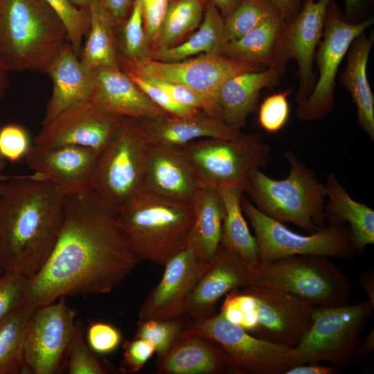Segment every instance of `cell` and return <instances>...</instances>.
<instances>
[{
    "mask_svg": "<svg viewBox=\"0 0 374 374\" xmlns=\"http://www.w3.org/2000/svg\"><path fill=\"white\" fill-rule=\"evenodd\" d=\"M188 323L185 316L173 319H139L134 337L150 341L158 357L172 346Z\"/></svg>",
    "mask_w": 374,
    "mask_h": 374,
    "instance_id": "cell-38",
    "label": "cell"
},
{
    "mask_svg": "<svg viewBox=\"0 0 374 374\" xmlns=\"http://www.w3.org/2000/svg\"><path fill=\"white\" fill-rule=\"evenodd\" d=\"M256 301L257 328L253 335L296 346L307 332L315 305L290 292L271 287H244Z\"/></svg>",
    "mask_w": 374,
    "mask_h": 374,
    "instance_id": "cell-16",
    "label": "cell"
},
{
    "mask_svg": "<svg viewBox=\"0 0 374 374\" xmlns=\"http://www.w3.org/2000/svg\"><path fill=\"white\" fill-rule=\"evenodd\" d=\"M65 197L36 173L10 176L0 194V265L4 273L34 276L50 255Z\"/></svg>",
    "mask_w": 374,
    "mask_h": 374,
    "instance_id": "cell-2",
    "label": "cell"
},
{
    "mask_svg": "<svg viewBox=\"0 0 374 374\" xmlns=\"http://www.w3.org/2000/svg\"><path fill=\"white\" fill-rule=\"evenodd\" d=\"M35 308L25 302L0 322V374L24 371V342Z\"/></svg>",
    "mask_w": 374,
    "mask_h": 374,
    "instance_id": "cell-34",
    "label": "cell"
},
{
    "mask_svg": "<svg viewBox=\"0 0 374 374\" xmlns=\"http://www.w3.org/2000/svg\"><path fill=\"white\" fill-rule=\"evenodd\" d=\"M46 73L52 81L53 90L42 125L69 107L89 101L93 82V69L80 60L69 43L51 63Z\"/></svg>",
    "mask_w": 374,
    "mask_h": 374,
    "instance_id": "cell-24",
    "label": "cell"
},
{
    "mask_svg": "<svg viewBox=\"0 0 374 374\" xmlns=\"http://www.w3.org/2000/svg\"><path fill=\"white\" fill-rule=\"evenodd\" d=\"M89 9L90 26L79 58L93 70L118 68L116 25L112 17L98 0H92Z\"/></svg>",
    "mask_w": 374,
    "mask_h": 374,
    "instance_id": "cell-31",
    "label": "cell"
},
{
    "mask_svg": "<svg viewBox=\"0 0 374 374\" xmlns=\"http://www.w3.org/2000/svg\"><path fill=\"white\" fill-rule=\"evenodd\" d=\"M290 92L289 89L271 94L262 102L258 110V122L267 132H279L288 121L290 105L287 97Z\"/></svg>",
    "mask_w": 374,
    "mask_h": 374,
    "instance_id": "cell-42",
    "label": "cell"
},
{
    "mask_svg": "<svg viewBox=\"0 0 374 374\" xmlns=\"http://www.w3.org/2000/svg\"><path fill=\"white\" fill-rule=\"evenodd\" d=\"M374 349V331L370 332L364 341L359 344L353 357V362L361 363L366 359Z\"/></svg>",
    "mask_w": 374,
    "mask_h": 374,
    "instance_id": "cell-54",
    "label": "cell"
},
{
    "mask_svg": "<svg viewBox=\"0 0 374 374\" xmlns=\"http://www.w3.org/2000/svg\"><path fill=\"white\" fill-rule=\"evenodd\" d=\"M202 184L182 147L150 143L142 190L191 204Z\"/></svg>",
    "mask_w": 374,
    "mask_h": 374,
    "instance_id": "cell-20",
    "label": "cell"
},
{
    "mask_svg": "<svg viewBox=\"0 0 374 374\" xmlns=\"http://www.w3.org/2000/svg\"><path fill=\"white\" fill-rule=\"evenodd\" d=\"M229 321L253 335L257 328L256 301L245 290L226 294L220 312Z\"/></svg>",
    "mask_w": 374,
    "mask_h": 374,
    "instance_id": "cell-41",
    "label": "cell"
},
{
    "mask_svg": "<svg viewBox=\"0 0 374 374\" xmlns=\"http://www.w3.org/2000/svg\"><path fill=\"white\" fill-rule=\"evenodd\" d=\"M344 19L352 24L360 22L367 17L373 8L374 0H344ZM371 16V15H370Z\"/></svg>",
    "mask_w": 374,
    "mask_h": 374,
    "instance_id": "cell-50",
    "label": "cell"
},
{
    "mask_svg": "<svg viewBox=\"0 0 374 374\" xmlns=\"http://www.w3.org/2000/svg\"><path fill=\"white\" fill-rule=\"evenodd\" d=\"M123 348L121 370L123 373L139 371L155 353V348L150 341L136 337L125 341Z\"/></svg>",
    "mask_w": 374,
    "mask_h": 374,
    "instance_id": "cell-47",
    "label": "cell"
},
{
    "mask_svg": "<svg viewBox=\"0 0 374 374\" xmlns=\"http://www.w3.org/2000/svg\"><path fill=\"white\" fill-rule=\"evenodd\" d=\"M241 206L256 233L260 264L294 255L351 260L359 252L347 225L328 224L310 235H301L262 213L243 195Z\"/></svg>",
    "mask_w": 374,
    "mask_h": 374,
    "instance_id": "cell-10",
    "label": "cell"
},
{
    "mask_svg": "<svg viewBox=\"0 0 374 374\" xmlns=\"http://www.w3.org/2000/svg\"><path fill=\"white\" fill-rule=\"evenodd\" d=\"M150 143L184 147L198 139H237L240 128L204 112L190 116H159L140 121Z\"/></svg>",
    "mask_w": 374,
    "mask_h": 374,
    "instance_id": "cell-25",
    "label": "cell"
},
{
    "mask_svg": "<svg viewBox=\"0 0 374 374\" xmlns=\"http://www.w3.org/2000/svg\"><path fill=\"white\" fill-rule=\"evenodd\" d=\"M31 278L15 273L0 277V322L26 302Z\"/></svg>",
    "mask_w": 374,
    "mask_h": 374,
    "instance_id": "cell-43",
    "label": "cell"
},
{
    "mask_svg": "<svg viewBox=\"0 0 374 374\" xmlns=\"http://www.w3.org/2000/svg\"><path fill=\"white\" fill-rule=\"evenodd\" d=\"M98 1L112 17L116 27L128 17L135 0H98Z\"/></svg>",
    "mask_w": 374,
    "mask_h": 374,
    "instance_id": "cell-51",
    "label": "cell"
},
{
    "mask_svg": "<svg viewBox=\"0 0 374 374\" xmlns=\"http://www.w3.org/2000/svg\"><path fill=\"white\" fill-rule=\"evenodd\" d=\"M284 22L279 12L273 14L238 39L228 42L222 55L235 62L271 66Z\"/></svg>",
    "mask_w": 374,
    "mask_h": 374,
    "instance_id": "cell-32",
    "label": "cell"
},
{
    "mask_svg": "<svg viewBox=\"0 0 374 374\" xmlns=\"http://www.w3.org/2000/svg\"><path fill=\"white\" fill-rule=\"evenodd\" d=\"M203 186L235 187L244 190L256 171L265 167L270 146L258 132L237 139L207 138L182 147Z\"/></svg>",
    "mask_w": 374,
    "mask_h": 374,
    "instance_id": "cell-9",
    "label": "cell"
},
{
    "mask_svg": "<svg viewBox=\"0 0 374 374\" xmlns=\"http://www.w3.org/2000/svg\"><path fill=\"white\" fill-rule=\"evenodd\" d=\"M276 12H278L269 0H240L233 12L224 19L228 42L238 39Z\"/></svg>",
    "mask_w": 374,
    "mask_h": 374,
    "instance_id": "cell-37",
    "label": "cell"
},
{
    "mask_svg": "<svg viewBox=\"0 0 374 374\" xmlns=\"http://www.w3.org/2000/svg\"><path fill=\"white\" fill-rule=\"evenodd\" d=\"M6 164V160L0 155V179L3 180H6L10 177V176H6L3 175Z\"/></svg>",
    "mask_w": 374,
    "mask_h": 374,
    "instance_id": "cell-59",
    "label": "cell"
},
{
    "mask_svg": "<svg viewBox=\"0 0 374 374\" xmlns=\"http://www.w3.org/2000/svg\"><path fill=\"white\" fill-rule=\"evenodd\" d=\"M158 374H221L232 371L221 346L204 334L186 328L156 361Z\"/></svg>",
    "mask_w": 374,
    "mask_h": 374,
    "instance_id": "cell-23",
    "label": "cell"
},
{
    "mask_svg": "<svg viewBox=\"0 0 374 374\" xmlns=\"http://www.w3.org/2000/svg\"><path fill=\"white\" fill-rule=\"evenodd\" d=\"M128 75L138 87L159 107L168 115L173 116H190L199 112V110L182 105L175 101L165 90L150 82L143 76L128 73Z\"/></svg>",
    "mask_w": 374,
    "mask_h": 374,
    "instance_id": "cell-45",
    "label": "cell"
},
{
    "mask_svg": "<svg viewBox=\"0 0 374 374\" xmlns=\"http://www.w3.org/2000/svg\"><path fill=\"white\" fill-rule=\"evenodd\" d=\"M228 42L224 18L216 7L206 0L198 30L183 42L152 51L151 60L177 62L198 54L222 55Z\"/></svg>",
    "mask_w": 374,
    "mask_h": 374,
    "instance_id": "cell-30",
    "label": "cell"
},
{
    "mask_svg": "<svg viewBox=\"0 0 374 374\" xmlns=\"http://www.w3.org/2000/svg\"><path fill=\"white\" fill-rule=\"evenodd\" d=\"M98 152L77 145H34L24 157L30 170L50 181L64 197L91 189Z\"/></svg>",
    "mask_w": 374,
    "mask_h": 374,
    "instance_id": "cell-19",
    "label": "cell"
},
{
    "mask_svg": "<svg viewBox=\"0 0 374 374\" xmlns=\"http://www.w3.org/2000/svg\"><path fill=\"white\" fill-rule=\"evenodd\" d=\"M283 20L295 15L301 8L303 0H269Z\"/></svg>",
    "mask_w": 374,
    "mask_h": 374,
    "instance_id": "cell-53",
    "label": "cell"
},
{
    "mask_svg": "<svg viewBox=\"0 0 374 374\" xmlns=\"http://www.w3.org/2000/svg\"><path fill=\"white\" fill-rule=\"evenodd\" d=\"M373 23V15L358 23H349L335 1H330L323 33L314 55L319 76L312 93L296 109L298 120L319 121L330 114L335 104L336 76L340 64L355 37Z\"/></svg>",
    "mask_w": 374,
    "mask_h": 374,
    "instance_id": "cell-11",
    "label": "cell"
},
{
    "mask_svg": "<svg viewBox=\"0 0 374 374\" xmlns=\"http://www.w3.org/2000/svg\"><path fill=\"white\" fill-rule=\"evenodd\" d=\"M123 118L102 111L89 100L78 103L43 125L34 145H77L100 152Z\"/></svg>",
    "mask_w": 374,
    "mask_h": 374,
    "instance_id": "cell-17",
    "label": "cell"
},
{
    "mask_svg": "<svg viewBox=\"0 0 374 374\" xmlns=\"http://www.w3.org/2000/svg\"><path fill=\"white\" fill-rule=\"evenodd\" d=\"M276 288L305 299L316 306L344 304L351 285L326 256L294 255L251 267L249 286Z\"/></svg>",
    "mask_w": 374,
    "mask_h": 374,
    "instance_id": "cell-6",
    "label": "cell"
},
{
    "mask_svg": "<svg viewBox=\"0 0 374 374\" xmlns=\"http://www.w3.org/2000/svg\"><path fill=\"white\" fill-rule=\"evenodd\" d=\"M219 10L224 19L229 16L236 8L240 0H208Z\"/></svg>",
    "mask_w": 374,
    "mask_h": 374,
    "instance_id": "cell-56",
    "label": "cell"
},
{
    "mask_svg": "<svg viewBox=\"0 0 374 374\" xmlns=\"http://www.w3.org/2000/svg\"><path fill=\"white\" fill-rule=\"evenodd\" d=\"M65 298L35 308L24 342V373L55 374L66 368L77 320Z\"/></svg>",
    "mask_w": 374,
    "mask_h": 374,
    "instance_id": "cell-14",
    "label": "cell"
},
{
    "mask_svg": "<svg viewBox=\"0 0 374 374\" xmlns=\"http://www.w3.org/2000/svg\"><path fill=\"white\" fill-rule=\"evenodd\" d=\"M359 284L368 295L369 301L374 305V271L373 269L363 272L359 278Z\"/></svg>",
    "mask_w": 374,
    "mask_h": 374,
    "instance_id": "cell-55",
    "label": "cell"
},
{
    "mask_svg": "<svg viewBox=\"0 0 374 374\" xmlns=\"http://www.w3.org/2000/svg\"><path fill=\"white\" fill-rule=\"evenodd\" d=\"M186 328L216 341L226 353L231 371L235 373L284 374L292 367V347L258 338L221 313L189 320Z\"/></svg>",
    "mask_w": 374,
    "mask_h": 374,
    "instance_id": "cell-13",
    "label": "cell"
},
{
    "mask_svg": "<svg viewBox=\"0 0 374 374\" xmlns=\"http://www.w3.org/2000/svg\"><path fill=\"white\" fill-rule=\"evenodd\" d=\"M89 101L106 113L139 121L168 115L119 67L93 70Z\"/></svg>",
    "mask_w": 374,
    "mask_h": 374,
    "instance_id": "cell-22",
    "label": "cell"
},
{
    "mask_svg": "<svg viewBox=\"0 0 374 374\" xmlns=\"http://www.w3.org/2000/svg\"><path fill=\"white\" fill-rule=\"evenodd\" d=\"M150 144L141 121L124 117L99 153L92 190L116 208L141 191Z\"/></svg>",
    "mask_w": 374,
    "mask_h": 374,
    "instance_id": "cell-8",
    "label": "cell"
},
{
    "mask_svg": "<svg viewBox=\"0 0 374 374\" xmlns=\"http://www.w3.org/2000/svg\"><path fill=\"white\" fill-rule=\"evenodd\" d=\"M208 265L188 245L177 253L164 265L160 281L142 303L139 319L184 316L191 294Z\"/></svg>",
    "mask_w": 374,
    "mask_h": 374,
    "instance_id": "cell-18",
    "label": "cell"
},
{
    "mask_svg": "<svg viewBox=\"0 0 374 374\" xmlns=\"http://www.w3.org/2000/svg\"><path fill=\"white\" fill-rule=\"evenodd\" d=\"M85 336L89 346L100 355L112 353L118 347L122 339L121 333L115 326L99 321L90 323Z\"/></svg>",
    "mask_w": 374,
    "mask_h": 374,
    "instance_id": "cell-46",
    "label": "cell"
},
{
    "mask_svg": "<svg viewBox=\"0 0 374 374\" xmlns=\"http://www.w3.org/2000/svg\"><path fill=\"white\" fill-rule=\"evenodd\" d=\"M374 34L365 31L357 35L347 52L345 70L339 77L340 83L350 93L357 112V124L374 142V95L367 78V64Z\"/></svg>",
    "mask_w": 374,
    "mask_h": 374,
    "instance_id": "cell-27",
    "label": "cell"
},
{
    "mask_svg": "<svg viewBox=\"0 0 374 374\" xmlns=\"http://www.w3.org/2000/svg\"><path fill=\"white\" fill-rule=\"evenodd\" d=\"M57 14L68 35L69 43L79 57L83 37L90 26L89 7L78 8L69 0H44Z\"/></svg>",
    "mask_w": 374,
    "mask_h": 374,
    "instance_id": "cell-40",
    "label": "cell"
},
{
    "mask_svg": "<svg viewBox=\"0 0 374 374\" xmlns=\"http://www.w3.org/2000/svg\"><path fill=\"white\" fill-rule=\"evenodd\" d=\"M218 190L225 207L220 244L237 253L254 267L259 264L258 249L256 237L251 235L243 215L241 199L244 190L235 187Z\"/></svg>",
    "mask_w": 374,
    "mask_h": 374,
    "instance_id": "cell-33",
    "label": "cell"
},
{
    "mask_svg": "<svg viewBox=\"0 0 374 374\" xmlns=\"http://www.w3.org/2000/svg\"><path fill=\"white\" fill-rule=\"evenodd\" d=\"M193 220L187 245L210 263L220 244L225 207L217 188L202 186L191 202Z\"/></svg>",
    "mask_w": 374,
    "mask_h": 374,
    "instance_id": "cell-29",
    "label": "cell"
},
{
    "mask_svg": "<svg viewBox=\"0 0 374 374\" xmlns=\"http://www.w3.org/2000/svg\"><path fill=\"white\" fill-rule=\"evenodd\" d=\"M74 6L78 8L89 7L92 0H69Z\"/></svg>",
    "mask_w": 374,
    "mask_h": 374,
    "instance_id": "cell-58",
    "label": "cell"
},
{
    "mask_svg": "<svg viewBox=\"0 0 374 374\" xmlns=\"http://www.w3.org/2000/svg\"><path fill=\"white\" fill-rule=\"evenodd\" d=\"M4 274V271L3 270V269L1 268V265H0V277Z\"/></svg>",
    "mask_w": 374,
    "mask_h": 374,
    "instance_id": "cell-61",
    "label": "cell"
},
{
    "mask_svg": "<svg viewBox=\"0 0 374 374\" xmlns=\"http://www.w3.org/2000/svg\"><path fill=\"white\" fill-rule=\"evenodd\" d=\"M8 71L0 58V102L9 87Z\"/></svg>",
    "mask_w": 374,
    "mask_h": 374,
    "instance_id": "cell-57",
    "label": "cell"
},
{
    "mask_svg": "<svg viewBox=\"0 0 374 374\" xmlns=\"http://www.w3.org/2000/svg\"><path fill=\"white\" fill-rule=\"evenodd\" d=\"M206 0H170L152 51L172 47L199 26Z\"/></svg>",
    "mask_w": 374,
    "mask_h": 374,
    "instance_id": "cell-35",
    "label": "cell"
},
{
    "mask_svg": "<svg viewBox=\"0 0 374 374\" xmlns=\"http://www.w3.org/2000/svg\"><path fill=\"white\" fill-rule=\"evenodd\" d=\"M4 188H5V181H0V194L3 191Z\"/></svg>",
    "mask_w": 374,
    "mask_h": 374,
    "instance_id": "cell-60",
    "label": "cell"
},
{
    "mask_svg": "<svg viewBox=\"0 0 374 374\" xmlns=\"http://www.w3.org/2000/svg\"><path fill=\"white\" fill-rule=\"evenodd\" d=\"M326 197L325 222L328 224L347 225L359 252L374 244V211L354 200L341 185L337 175L331 172L324 183Z\"/></svg>",
    "mask_w": 374,
    "mask_h": 374,
    "instance_id": "cell-28",
    "label": "cell"
},
{
    "mask_svg": "<svg viewBox=\"0 0 374 374\" xmlns=\"http://www.w3.org/2000/svg\"><path fill=\"white\" fill-rule=\"evenodd\" d=\"M116 208L118 224L140 260L164 266L187 245L191 204L141 190Z\"/></svg>",
    "mask_w": 374,
    "mask_h": 374,
    "instance_id": "cell-4",
    "label": "cell"
},
{
    "mask_svg": "<svg viewBox=\"0 0 374 374\" xmlns=\"http://www.w3.org/2000/svg\"><path fill=\"white\" fill-rule=\"evenodd\" d=\"M6 181V180H3V179H0V181Z\"/></svg>",
    "mask_w": 374,
    "mask_h": 374,
    "instance_id": "cell-62",
    "label": "cell"
},
{
    "mask_svg": "<svg viewBox=\"0 0 374 374\" xmlns=\"http://www.w3.org/2000/svg\"><path fill=\"white\" fill-rule=\"evenodd\" d=\"M67 43L63 22L44 0H0V58L9 71L46 73Z\"/></svg>",
    "mask_w": 374,
    "mask_h": 374,
    "instance_id": "cell-3",
    "label": "cell"
},
{
    "mask_svg": "<svg viewBox=\"0 0 374 374\" xmlns=\"http://www.w3.org/2000/svg\"><path fill=\"white\" fill-rule=\"evenodd\" d=\"M148 43L152 51L170 0H140Z\"/></svg>",
    "mask_w": 374,
    "mask_h": 374,
    "instance_id": "cell-48",
    "label": "cell"
},
{
    "mask_svg": "<svg viewBox=\"0 0 374 374\" xmlns=\"http://www.w3.org/2000/svg\"><path fill=\"white\" fill-rule=\"evenodd\" d=\"M251 267L237 253L220 244L191 294L184 316L194 320L214 315L220 298L249 286Z\"/></svg>",
    "mask_w": 374,
    "mask_h": 374,
    "instance_id": "cell-21",
    "label": "cell"
},
{
    "mask_svg": "<svg viewBox=\"0 0 374 374\" xmlns=\"http://www.w3.org/2000/svg\"><path fill=\"white\" fill-rule=\"evenodd\" d=\"M285 157L290 164L285 179H274L258 170L244 192L267 216L314 233L324 226L325 185L292 150L285 152Z\"/></svg>",
    "mask_w": 374,
    "mask_h": 374,
    "instance_id": "cell-5",
    "label": "cell"
},
{
    "mask_svg": "<svg viewBox=\"0 0 374 374\" xmlns=\"http://www.w3.org/2000/svg\"><path fill=\"white\" fill-rule=\"evenodd\" d=\"M369 301L355 304L315 306L310 326L292 348V366L327 362L341 370L353 360L361 331L372 317Z\"/></svg>",
    "mask_w": 374,
    "mask_h": 374,
    "instance_id": "cell-7",
    "label": "cell"
},
{
    "mask_svg": "<svg viewBox=\"0 0 374 374\" xmlns=\"http://www.w3.org/2000/svg\"><path fill=\"white\" fill-rule=\"evenodd\" d=\"M285 70L274 66L247 71L227 79L217 94V107L221 120L240 128L246 125L253 112L262 89L277 84Z\"/></svg>",
    "mask_w": 374,
    "mask_h": 374,
    "instance_id": "cell-26",
    "label": "cell"
},
{
    "mask_svg": "<svg viewBox=\"0 0 374 374\" xmlns=\"http://www.w3.org/2000/svg\"><path fill=\"white\" fill-rule=\"evenodd\" d=\"M31 146L30 134L23 126L9 123L0 127V155L6 161L24 159Z\"/></svg>",
    "mask_w": 374,
    "mask_h": 374,
    "instance_id": "cell-44",
    "label": "cell"
},
{
    "mask_svg": "<svg viewBox=\"0 0 374 374\" xmlns=\"http://www.w3.org/2000/svg\"><path fill=\"white\" fill-rule=\"evenodd\" d=\"M119 68L125 73L158 78L185 86L201 99L206 114L220 120L217 94L222 84L239 73L265 69L216 54H201L177 62L148 60L122 63Z\"/></svg>",
    "mask_w": 374,
    "mask_h": 374,
    "instance_id": "cell-12",
    "label": "cell"
},
{
    "mask_svg": "<svg viewBox=\"0 0 374 374\" xmlns=\"http://www.w3.org/2000/svg\"><path fill=\"white\" fill-rule=\"evenodd\" d=\"M139 261L116 207L93 190L66 197L56 242L31 278L26 303L37 308L60 297L108 294Z\"/></svg>",
    "mask_w": 374,
    "mask_h": 374,
    "instance_id": "cell-1",
    "label": "cell"
},
{
    "mask_svg": "<svg viewBox=\"0 0 374 374\" xmlns=\"http://www.w3.org/2000/svg\"><path fill=\"white\" fill-rule=\"evenodd\" d=\"M116 41L118 65L151 60L140 0H135L128 17L116 27Z\"/></svg>",
    "mask_w": 374,
    "mask_h": 374,
    "instance_id": "cell-36",
    "label": "cell"
},
{
    "mask_svg": "<svg viewBox=\"0 0 374 374\" xmlns=\"http://www.w3.org/2000/svg\"><path fill=\"white\" fill-rule=\"evenodd\" d=\"M150 82L165 90L175 101L179 104L199 110L204 113V107L201 99L185 86L166 80L141 75Z\"/></svg>",
    "mask_w": 374,
    "mask_h": 374,
    "instance_id": "cell-49",
    "label": "cell"
},
{
    "mask_svg": "<svg viewBox=\"0 0 374 374\" xmlns=\"http://www.w3.org/2000/svg\"><path fill=\"white\" fill-rule=\"evenodd\" d=\"M330 1L303 0L300 10L285 21L274 47L271 66L285 70L289 60L296 62L299 89L295 98L299 105L310 96L316 83L313 63Z\"/></svg>",
    "mask_w": 374,
    "mask_h": 374,
    "instance_id": "cell-15",
    "label": "cell"
},
{
    "mask_svg": "<svg viewBox=\"0 0 374 374\" xmlns=\"http://www.w3.org/2000/svg\"><path fill=\"white\" fill-rule=\"evenodd\" d=\"M341 371L335 365L308 363L290 367L284 374H337Z\"/></svg>",
    "mask_w": 374,
    "mask_h": 374,
    "instance_id": "cell-52",
    "label": "cell"
},
{
    "mask_svg": "<svg viewBox=\"0 0 374 374\" xmlns=\"http://www.w3.org/2000/svg\"><path fill=\"white\" fill-rule=\"evenodd\" d=\"M84 328L77 321L76 328L69 348L66 369L69 374H106L110 371L86 342Z\"/></svg>",
    "mask_w": 374,
    "mask_h": 374,
    "instance_id": "cell-39",
    "label": "cell"
}]
</instances>
